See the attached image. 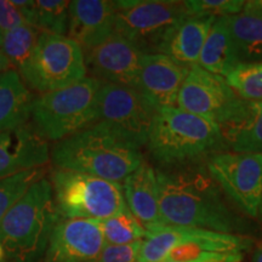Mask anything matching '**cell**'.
<instances>
[{"label": "cell", "mask_w": 262, "mask_h": 262, "mask_svg": "<svg viewBox=\"0 0 262 262\" xmlns=\"http://www.w3.org/2000/svg\"><path fill=\"white\" fill-rule=\"evenodd\" d=\"M0 262H10L8 258H6V255L4 253V249L0 245Z\"/></svg>", "instance_id": "cell-35"}, {"label": "cell", "mask_w": 262, "mask_h": 262, "mask_svg": "<svg viewBox=\"0 0 262 262\" xmlns=\"http://www.w3.org/2000/svg\"><path fill=\"white\" fill-rule=\"evenodd\" d=\"M47 175V168L22 171L0 180V222L10 209L17 203L32 185Z\"/></svg>", "instance_id": "cell-27"}, {"label": "cell", "mask_w": 262, "mask_h": 262, "mask_svg": "<svg viewBox=\"0 0 262 262\" xmlns=\"http://www.w3.org/2000/svg\"><path fill=\"white\" fill-rule=\"evenodd\" d=\"M3 40H4V33H3L2 29H0V48H2Z\"/></svg>", "instance_id": "cell-36"}, {"label": "cell", "mask_w": 262, "mask_h": 262, "mask_svg": "<svg viewBox=\"0 0 262 262\" xmlns=\"http://www.w3.org/2000/svg\"><path fill=\"white\" fill-rule=\"evenodd\" d=\"M227 17L220 16L215 18L196 63L203 70L222 78H227L242 63Z\"/></svg>", "instance_id": "cell-20"}, {"label": "cell", "mask_w": 262, "mask_h": 262, "mask_svg": "<svg viewBox=\"0 0 262 262\" xmlns=\"http://www.w3.org/2000/svg\"><path fill=\"white\" fill-rule=\"evenodd\" d=\"M124 195L127 209L147 231L162 225L157 170L143 162L124 180Z\"/></svg>", "instance_id": "cell-19"}, {"label": "cell", "mask_w": 262, "mask_h": 262, "mask_svg": "<svg viewBox=\"0 0 262 262\" xmlns=\"http://www.w3.org/2000/svg\"><path fill=\"white\" fill-rule=\"evenodd\" d=\"M258 216L262 219V203H261V206H260V211H258Z\"/></svg>", "instance_id": "cell-38"}, {"label": "cell", "mask_w": 262, "mask_h": 262, "mask_svg": "<svg viewBox=\"0 0 262 262\" xmlns=\"http://www.w3.org/2000/svg\"><path fill=\"white\" fill-rule=\"evenodd\" d=\"M142 241L125 245H104L96 262H137Z\"/></svg>", "instance_id": "cell-30"}, {"label": "cell", "mask_w": 262, "mask_h": 262, "mask_svg": "<svg viewBox=\"0 0 262 262\" xmlns=\"http://www.w3.org/2000/svg\"><path fill=\"white\" fill-rule=\"evenodd\" d=\"M12 66L10 63V61L8 60V57L5 56L4 52L0 50V75L3 73H5L6 71L11 70Z\"/></svg>", "instance_id": "cell-33"}, {"label": "cell", "mask_w": 262, "mask_h": 262, "mask_svg": "<svg viewBox=\"0 0 262 262\" xmlns=\"http://www.w3.org/2000/svg\"><path fill=\"white\" fill-rule=\"evenodd\" d=\"M242 100L226 78L195 64L180 89L176 107L220 126L237 110Z\"/></svg>", "instance_id": "cell-12"}, {"label": "cell", "mask_w": 262, "mask_h": 262, "mask_svg": "<svg viewBox=\"0 0 262 262\" xmlns=\"http://www.w3.org/2000/svg\"><path fill=\"white\" fill-rule=\"evenodd\" d=\"M29 89L51 93L86 77L83 49L67 35L42 33L27 64L18 72Z\"/></svg>", "instance_id": "cell-9"}, {"label": "cell", "mask_w": 262, "mask_h": 262, "mask_svg": "<svg viewBox=\"0 0 262 262\" xmlns=\"http://www.w3.org/2000/svg\"><path fill=\"white\" fill-rule=\"evenodd\" d=\"M212 180L249 217H257L262 203L261 153L219 152L205 160Z\"/></svg>", "instance_id": "cell-11"}, {"label": "cell", "mask_w": 262, "mask_h": 262, "mask_svg": "<svg viewBox=\"0 0 262 262\" xmlns=\"http://www.w3.org/2000/svg\"><path fill=\"white\" fill-rule=\"evenodd\" d=\"M235 49L242 63L262 61V9L254 2L245 3L237 15L228 16Z\"/></svg>", "instance_id": "cell-23"}, {"label": "cell", "mask_w": 262, "mask_h": 262, "mask_svg": "<svg viewBox=\"0 0 262 262\" xmlns=\"http://www.w3.org/2000/svg\"><path fill=\"white\" fill-rule=\"evenodd\" d=\"M226 80L243 100H262V61L241 63Z\"/></svg>", "instance_id": "cell-28"}, {"label": "cell", "mask_w": 262, "mask_h": 262, "mask_svg": "<svg viewBox=\"0 0 262 262\" xmlns=\"http://www.w3.org/2000/svg\"><path fill=\"white\" fill-rule=\"evenodd\" d=\"M116 4L114 33L142 54H163L173 29L189 15L185 2L119 0Z\"/></svg>", "instance_id": "cell-7"}, {"label": "cell", "mask_w": 262, "mask_h": 262, "mask_svg": "<svg viewBox=\"0 0 262 262\" xmlns=\"http://www.w3.org/2000/svg\"><path fill=\"white\" fill-rule=\"evenodd\" d=\"M50 147L31 124L0 133V180L27 170L44 168Z\"/></svg>", "instance_id": "cell-16"}, {"label": "cell", "mask_w": 262, "mask_h": 262, "mask_svg": "<svg viewBox=\"0 0 262 262\" xmlns=\"http://www.w3.org/2000/svg\"><path fill=\"white\" fill-rule=\"evenodd\" d=\"M251 262H262V243L255 249Z\"/></svg>", "instance_id": "cell-34"}, {"label": "cell", "mask_w": 262, "mask_h": 262, "mask_svg": "<svg viewBox=\"0 0 262 262\" xmlns=\"http://www.w3.org/2000/svg\"><path fill=\"white\" fill-rule=\"evenodd\" d=\"M219 127L224 152L262 155V100H242L237 110Z\"/></svg>", "instance_id": "cell-18"}, {"label": "cell", "mask_w": 262, "mask_h": 262, "mask_svg": "<svg viewBox=\"0 0 262 262\" xmlns=\"http://www.w3.org/2000/svg\"><path fill=\"white\" fill-rule=\"evenodd\" d=\"M143 54L135 45L113 33L100 45L84 52L85 66L91 78L104 84L137 88Z\"/></svg>", "instance_id": "cell-13"}, {"label": "cell", "mask_w": 262, "mask_h": 262, "mask_svg": "<svg viewBox=\"0 0 262 262\" xmlns=\"http://www.w3.org/2000/svg\"><path fill=\"white\" fill-rule=\"evenodd\" d=\"M158 108L135 88L102 84L97 102V119L104 129L129 145H147Z\"/></svg>", "instance_id": "cell-10"}, {"label": "cell", "mask_w": 262, "mask_h": 262, "mask_svg": "<svg viewBox=\"0 0 262 262\" xmlns=\"http://www.w3.org/2000/svg\"><path fill=\"white\" fill-rule=\"evenodd\" d=\"M243 258L244 253H204L194 257L164 262H242Z\"/></svg>", "instance_id": "cell-32"}, {"label": "cell", "mask_w": 262, "mask_h": 262, "mask_svg": "<svg viewBox=\"0 0 262 262\" xmlns=\"http://www.w3.org/2000/svg\"><path fill=\"white\" fill-rule=\"evenodd\" d=\"M50 179L31 186L0 222V245L10 262H42L60 220Z\"/></svg>", "instance_id": "cell-3"}, {"label": "cell", "mask_w": 262, "mask_h": 262, "mask_svg": "<svg viewBox=\"0 0 262 262\" xmlns=\"http://www.w3.org/2000/svg\"><path fill=\"white\" fill-rule=\"evenodd\" d=\"M50 159L55 169L89 173L118 183L145 162L140 148L96 123L55 142Z\"/></svg>", "instance_id": "cell-2"}, {"label": "cell", "mask_w": 262, "mask_h": 262, "mask_svg": "<svg viewBox=\"0 0 262 262\" xmlns=\"http://www.w3.org/2000/svg\"><path fill=\"white\" fill-rule=\"evenodd\" d=\"M102 81L85 77L64 89L41 94L33 102L31 125L47 141H61L91 126L97 119Z\"/></svg>", "instance_id": "cell-5"}, {"label": "cell", "mask_w": 262, "mask_h": 262, "mask_svg": "<svg viewBox=\"0 0 262 262\" xmlns=\"http://www.w3.org/2000/svg\"><path fill=\"white\" fill-rule=\"evenodd\" d=\"M108 245H125L146 238V229L129 209L106 220L97 221Z\"/></svg>", "instance_id": "cell-26"}, {"label": "cell", "mask_w": 262, "mask_h": 262, "mask_svg": "<svg viewBox=\"0 0 262 262\" xmlns=\"http://www.w3.org/2000/svg\"><path fill=\"white\" fill-rule=\"evenodd\" d=\"M255 3H256L257 6H260V8L262 9V0H255Z\"/></svg>", "instance_id": "cell-37"}, {"label": "cell", "mask_w": 262, "mask_h": 262, "mask_svg": "<svg viewBox=\"0 0 262 262\" xmlns=\"http://www.w3.org/2000/svg\"><path fill=\"white\" fill-rule=\"evenodd\" d=\"M28 25L41 33L64 35L70 25V2L66 0H12Z\"/></svg>", "instance_id": "cell-24"}, {"label": "cell", "mask_w": 262, "mask_h": 262, "mask_svg": "<svg viewBox=\"0 0 262 262\" xmlns=\"http://www.w3.org/2000/svg\"><path fill=\"white\" fill-rule=\"evenodd\" d=\"M147 148L163 169L205 162L222 149L220 127L178 107L160 108Z\"/></svg>", "instance_id": "cell-4"}, {"label": "cell", "mask_w": 262, "mask_h": 262, "mask_svg": "<svg viewBox=\"0 0 262 262\" xmlns=\"http://www.w3.org/2000/svg\"><path fill=\"white\" fill-rule=\"evenodd\" d=\"M162 225L243 234L245 224L229 209L205 162L157 170Z\"/></svg>", "instance_id": "cell-1"}, {"label": "cell", "mask_w": 262, "mask_h": 262, "mask_svg": "<svg viewBox=\"0 0 262 262\" xmlns=\"http://www.w3.org/2000/svg\"><path fill=\"white\" fill-rule=\"evenodd\" d=\"M50 182L61 219L102 221L127 208L123 187L118 182L60 169H54Z\"/></svg>", "instance_id": "cell-6"}, {"label": "cell", "mask_w": 262, "mask_h": 262, "mask_svg": "<svg viewBox=\"0 0 262 262\" xmlns=\"http://www.w3.org/2000/svg\"><path fill=\"white\" fill-rule=\"evenodd\" d=\"M116 4L107 0H74L70 2V25L67 37L83 51H88L114 33Z\"/></svg>", "instance_id": "cell-17"}, {"label": "cell", "mask_w": 262, "mask_h": 262, "mask_svg": "<svg viewBox=\"0 0 262 262\" xmlns=\"http://www.w3.org/2000/svg\"><path fill=\"white\" fill-rule=\"evenodd\" d=\"M27 24L22 12L9 0H0V29L3 33H8L19 26Z\"/></svg>", "instance_id": "cell-31"}, {"label": "cell", "mask_w": 262, "mask_h": 262, "mask_svg": "<svg viewBox=\"0 0 262 262\" xmlns=\"http://www.w3.org/2000/svg\"><path fill=\"white\" fill-rule=\"evenodd\" d=\"M245 3L243 0H188L185 4L189 15L220 17L239 14Z\"/></svg>", "instance_id": "cell-29"}, {"label": "cell", "mask_w": 262, "mask_h": 262, "mask_svg": "<svg viewBox=\"0 0 262 262\" xmlns=\"http://www.w3.org/2000/svg\"><path fill=\"white\" fill-rule=\"evenodd\" d=\"M106 245L97 221L60 219L42 262H96Z\"/></svg>", "instance_id": "cell-14"}, {"label": "cell", "mask_w": 262, "mask_h": 262, "mask_svg": "<svg viewBox=\"0 0 262 262\" xmlns=\"http://www.w3.org/2000/svg\"><path fill=\"white\" fill-rule=\"evenodd\" d=\"M191 67L165 54H143L136 89L160 110L176 107L178 96Z\"/></svg>", "instance_id": "cell-15"}, {"label": "cell", "mask_w": 262, "mask_h": 262, "mask_svg": "<svg viewBox=\"0 0 262 262\" xmlns=\"http://www.w3.org/2000/svg\"><path fill=\"white\" fill-rule=\"evenodd\" d=\"M215 18L211 16L188 15L173 29L163 54L187 67L195 66Z\"/></svg>", "instance_id": "cell-22"}, {"label": "cell", "mask_w": 262, "mask_h": 262, "mask_svg": "<svg viewBox=\"0 0 262 262\" xmlns=\"http://www.w3.org/2000/svg\"><path fill=\"white\" fill-rule=\"evenodd\" d=\"M41 34L39 29L28 24L5 33L0 50L4 52L14 70L19 72L27 64Z\"/></svg>", "instance_id": "cell-25"}, {"label": "cell", "mask_w": 262, "mask_h": 262, "mask_svg": "<svg viewBox=\"0 0 262 262\" xmlns=\"http://www.w3.org/2000/svg\"><path fill=\"white\" fill-rule=\"evenodd\" d=\"M34 100L17 71L11 68L0 75V133L27 124Z\"/></svg>", "instance_id": "cell-21"}, {"label": "cell", "mask_w": 262, "mask_h": 262, "mask_svg": "<svg viewBox=\"0 0 262 262\" xmlns=\"http://www.w3.org/2000/svg\"><path fill=\"white\" fill-rule=\"evenodd\" d=\"M253 244V239L243 234L160 225L146 232L137 262L181 260L204 253H244Z\"/></svg>", "instance_id": "cell-8"}]
</instances>
